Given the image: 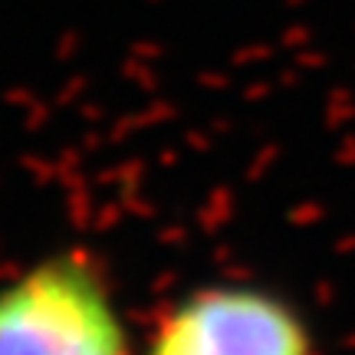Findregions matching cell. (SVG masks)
<instances>
[{"label": "cell", "mask_w": 355, "mask_h": 355, "mask_svg": "<svg viewBox=\"0 0 355 355\" xmlns=\"http://www.w3.org/2000/svg\"><path fill=\"white\" fill-rule=\"evenodd\" d=\"M0 355H135L105 266L56 250L0 283Z\"/></svg>", "instance_id": "obj_1"}, {"label": "cell", "mask_w": 355, "mask_h": 355, "mask_svg": "<svg viewBox=\"0 0 355 355\" xmlns=\"http://www.w3.org/2000/svg\"><path fill=\"white\" fill-rule=\"evenodd\" d=\"M141 355H319V343L286 293L254 279H214L158 313Z\"/></svg>", "instance_id": "obj_2"}]
</instances>
